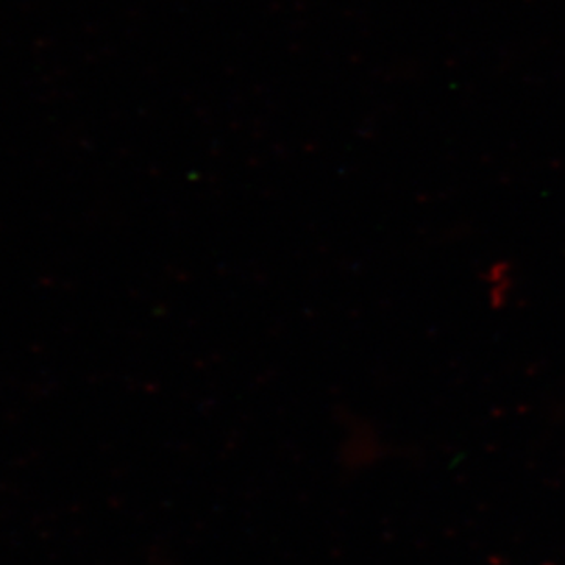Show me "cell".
Instances as JSON below:
<instances>
[]
</instances>
